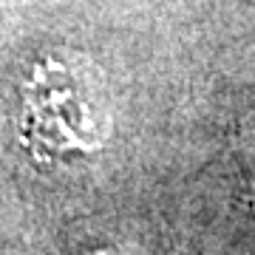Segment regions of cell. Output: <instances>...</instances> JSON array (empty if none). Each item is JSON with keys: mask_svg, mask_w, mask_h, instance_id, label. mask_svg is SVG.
Here are the masks:
<instances>
[{"mask_svg": "<svg viewBox=\"0 0 255 255\" xmlns=\"http://www.w3.org/2000/svg\"><path fill=\"white\" fill-rule=\"evenodd\" d=\"M20 133L37 159H57L71 150H97L105 142L102 114L91 111V100L80 80L63 65H40L26 85V111Z\"/></svg>", "mask_w": 255, "mask_h": 255, "instance_id": "6da1fadb", "label": "cell"}]
</instances>
